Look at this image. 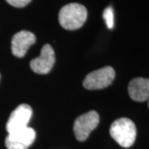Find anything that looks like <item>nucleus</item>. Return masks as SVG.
Segmentation results:
<instances>
[{
	"label": "nucleus",
	"mask_w": 149,
	"mask_h": 149,
	"mask_svg": "<svg viewBox=\"0 0 149 149\" xmlns=\"http://www.w3.org/2000/svg\"><path fill=\"white\" fill-rule=\"evenodd\" d=\"M87 15L85 6L72 3L61 8L59 13V22L61 26L66 30H76L84 25Z\"/></svg>",
	"instance_id": "nucleus-1"
},
{
	"label": "nucleus",
	"mask_w": 149,
	"mask_h": 149,
	"mask_svg": "<svg viewBox=\"0 0 149 149\" xmlns=\"http://www.w3.org/2000/svg\"><path fill=\"white\" fill-rule=\"evenodd\" d=\"M109 133L112 138L121 147L129 148L135 142L137 128L131 119L128 118H121L112 123Z\"/></svg>",
	"instance_id": "nucleus-2"
},
{
	"label": "nucleus",
	"mask_w": 149,
	"mask_h": 149,
	"mask_svg": "<svg viewBox=\"0 0 149 149\" xmlns=\"http://www.w3.org/2000/svg\"><path fill=\"white\" fill-rule=\"evenodd\" d=\"M114 78L115 70L113 68L104 66L87 74L83 81V85L85 89L90 91L101 90L111 85Z\"/></svg>",
	"instance_id": "nucleus-3"
},
{
	"label": "nucleus",
	"mask_w": 149,
	"mask_h": 149,
	"mask_svg": "<svg viewBox=\"0 0 149 149\" xmlns=\"http://www.w3.org/2000/svg\"><path fill=\"white\" fill-rule=\"evenodd\" d=\"M100 123V116L95 111H90L78 117L74 123L75 138L80 142H84L89 138L91 133L95 129Z\"/></svg>",
	"instance_id": "nucleus-4"
},
{
	"label": "nucleus",
	"mask_w": 149,
	"mask_h": 149,
	"mask_svg": "<svg viewBox=\"0 0 149 149\" xmlns=\"http://www.w3.org/2000/svg\"><path fill=\"white\" fill-rule=\"evenodd\" d=\"M32 114V109L30 105L22 104L17 106L12 112L8 120L6 128L8 133H11L27 128Z\"/></svg>",
	"instance_id": "nucleus-5"
},
{
	"label": "nucleus",
	"mask_w": 149,
	"mask_h": 149,
	"mask_svg": "<svg viewBox=\"0 0 149 149\" xmlns=\"http://www.w3.org/2000/svg\"><path fill=\"white\" fill-rule=\"evenodd\" d=\"M36 139V132L32 128H23L19 131L8 133L5 145L8 149H27Z\"/></svg>",
	"instance_id": "nucleus-6"
},
{
	"label": "nucleus",
	"mask_w": 149,
	"mask_h": 149,
	"mask_svg": "<svg viewBox=\"0 0 149 149\" xmlns=\"http://www.w3.org/2000/svg\"><path fill=\"white\" fill-rule=\"evenodd\" d=\"M56 61L55 52L52 47L49 44L43 46L40 56L30 62L31 69L37 74H47L52 69Z\"/></svg>",
	"instance_id": "nucleus-7"
},
{
	"label": "nucleus",
	"mask_w": 149,
	"mask_h": 149,
	"mask_svg": "<svg viewBox=\"0 0 149 149\" xmlns=\"http://www.w3.org/2000/svg\"><path fill=\"white\" fill-rule=\"evenodd\" d=\"M35 42L36 37L32 32L28 31L18 32L13 37L12 39V52L16 57H23L30 47Z\"/></svg>",
	"instance_id": "nucleus-8"
},
{
	"label": "nucleus",
	"mask_w": 149,
	"mask_h": 149,
	"mask_svg": "<svg viewBox=\"0 0 149 149\" xmlns=\"http://www.w3.org/2000/svg\"><path fill=\"white\" fill-rule=\"evenodd\" d=\"M130 98L137 102H145L149 100V78H134L128 84Z\"/></svg>",
	"instance_id": "nucleus-9"
},
{
	"label": "nucleus",
	"mask_w": 149,
	"mask_h": 149,
	"mask_svg": "<svg viewBox=\"0 0 149 149\" xmlns=\"http://www.w3.org/2000/svg\"><path fill=\"white\" fill-rule=\"evenodd\" d=\"M103 17L105 21L107 27L109 29H112L114 25V20H113V10L112 7L106 8L104 13H103Z\"/></svg>",
	"instance_id": "nucleus-10"
},
{
	"label": "nucleus",
	"mask_w": 149,
	"mask_h": 149,
	"mask_svg": "<svg viewBox=\"0 0 149 149\" xmlns=\"http://www.w3.org/2000/svg\"><path fill=\"white\" fill-rule=\"evenodd\" d=\"M10 5L15 8H23L27 5L32 0H6Z\"/></svg>",
	"instance_id": "nucleus-11"
},
{
	"label": "nucleus",
	"mask_w": 149,
	"mask_h": 149,
	"mask_svg": "<svg viewBox=\"0 0 149 149\" xmlns=\"http://www.w3.org/2000/svg\"><path fill=\"white\" fill-rule=\"evenodd\" d=\"M148 108H149V100H148Z\"/></svg>",
	"instance_id": "nucleus-12"
}]
</instances>
